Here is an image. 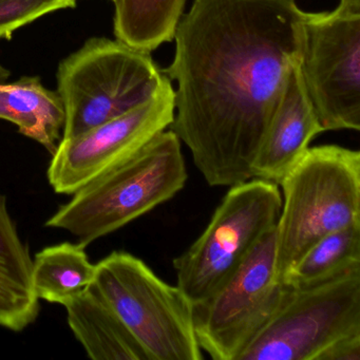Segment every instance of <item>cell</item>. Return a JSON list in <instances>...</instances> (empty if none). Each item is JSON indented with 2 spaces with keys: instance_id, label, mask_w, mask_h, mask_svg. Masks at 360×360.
<instances>
[{
  "instance_id": "18",
  "label": "cell",
  "mask_w": 360,
  "mask_h": 360,
  "mask_svg": "<svg viewBox=\"0 0 360 360\" xmlns=\"http://www.w3.org/2000/svg\"><path fill=\"white\" fill-rule=\"evenodd\" d=\"M77 0H0V39L37 18L77 6Z\"/></svg>"
},
{
  "instance_id": "17",
  "label": "cell",
  "mask_w": 360,
  "mask_h": 360,
  "mask_svg": "<svg viewBox=\"0 0 360 360\" xmlns=\"http://www.w3.org/2000/svg\"><path fill=\"white\" fill-rule=\"evenodd\" d=\"M360 267V223L328 233L311 245L283 278L290 286L311 285Z\"/></svg>"
},
{
  "instance_id": "6",
  "label": "cell",
  "mask_w": 360,
  "mask_h": 360,
  "mask_svg": "<svg viewBox=\"0 0 360 360\" xmlns=\"http://www.w3.org/2000/svg\"><path fill=\"white\" fill-rule=\"evenodd\" d=\"M281 207L276 183L250 179L231 186L201 236L174 259L176 286L193 304L212 296L235 274L276 229Z\"/></svg>"
},
{
  "instance_id": "7",
  "label": "cell",
  "mask_w": 360,
  "mask_h": 360,
  "mask_svg": "<svg viewBox=\"0 0 360 360\" xmlns=\"http://www.w3.org/2000/svg\"><path fill=\"white\" fill-rule=\"evenodd\" d=\"M360 334V267L311 285L285 284L279 307L238 360H318Z\"/></svg>"
},
{
  "instance_id": "19",
  "label": "cell",
  "mask_w": 360,
  "mask_h": 360,
  "mask_svg": "<svg viewBox=\"0 0 360 360\" xmlns=\"http://www.w3.org/2000/svg\"><path fill=\"white\" fill-rule=\"evenodd\" d=\"M318 360H360V334L337 341Z\"/></svg>"
},
{
  "instance_id": "5",
  "label": "cell",
  "mask_w": 360,
  "mask_h": 360,
  "mask_svg": "<svg viewBox=\"0 0 360 360\" xmlns=\"http://www.w3.org/2000/svg\"><path fill=\"white\" fill-rule=\"evenodd\" d=\"M163 77L149 52L119 39H90L58 67L62 139L85 134L146 102Z\"/></svg>"
},
{
  "instance_id": "8",
  "label": "cell",
  "mask_w": 360,
  "mask_h": 360,
  "mask_svg": "<svg viewBox=\"0 0 360 360\" xmlns=\"http://www.w3.org/2000/svg\"><path fill=\"white\" fill-rule=\"evenodd\" d=\"M299 70L324 131L360 129V0L302 22Z\"/></svg>"
},
{
  "instance_id": "9",
  "label": "cell",
  "mask_w": 360,
  "mask_h": 360,
  "mask_svg": "<svg viewBox=\"0 0 360 360\" xmlns=\"http://www.w3.org/2000/svg\"><path fill=\"white\" fill-rule=\"evenodd\" d=\"M275 229L216 292L193 304L198 343L212 359L238 360L279 307L285 284L276 277Z\"/></svg>"
},
{
  "instance_id": "21",
  "label": "cell",
  "mask_w": 360,
  "mask_h": 360,
  "mask_svg": "<svg viewBox=\"0 0 360 360\" xmlns=\"http://www.w3.org/2000/svg\"><path fill=\"white\" fill-rule=\"evenodd\" d=\"M4 84H0V88L3 87Z\"/></svg>"
},
{
  "instance_id": "20",
  "label": "cell",
  "mask_w": 360,
  "mask_h": 360,
  "mask_svg": "<svg viewBox=\"0 0 360 360\" xmlns=\"http://www.w3.org/2000/svg\"><path fill=\"white\" fill-rule=\"evenodd\" d=\"M9 77L10 71L7 70L6 68H4V67L0 65V84H3L4 82L7 81V79Z\"/></svg>"
},
{
  "instance_id": "13",
  "label": "cell",
  "mask_w": 360,
  "mask_h": 360,
  "mask_svg": "<svg viewBox=\"0 0 360 360\" xmlns=\"http://www.w3.org/2000/svg\"><path fill=\"white\" fill-rule=\"evenodd\" d=\"M67 320L94 360H148L115 311L89 288L65 303Z\"/></svg>"
},
{
  "instance_id": "11",
  "label": "cell",
  "mask_w": 360,
  "mask_h": 360,
  "mask_svg": "<svg viewBox=\"0 0 360 360\" xmlns=\"http://www.w3.org/2000/svg\"><path fill=\"white\" fill-rule=\"evenodd\" d=\"M323 132L303 85L299 64L288 77L283 96L252 163V179L279 185L302 159L309 143Z\"/></svg>"
},
{
  "instance_id": "3",
  "label": "cell",
  "mask_w": 360,
  "mask_h": 360,
  "mask_svg": "<svg viewBox=\"0 0 360 360\" xmlns=\"http://www.w3.org/2000/svg\"><path fill=\"white\" fill-rule=\"evenodd\" d=\"M279 186L275 271L282 282L316 242L360 223V153L338 145L311 147Z\"/></svg>"
},
{
  "instance_id": "2",
  "label": "cell",
  "mask_w": 360,
  "mask_h": 360,
  "mask_svg": "<svg viewBox=\"0 0 360 360\" xmlns=\"http://www.w3.org/2000/svg\"><path fill=\"white\" fill-rule=\"evenodd\" d=\"M186 181L180 139L164 130L129 159L77 191L46 226L68 231L87 246L167 202Z\"/></svg>"
},
{
  "instance_id": "10",
  "label": "cell",
  "mask_w": 360,
  "mask_h": 360,
  "mask_svg": "<svg viewBox=\"0 0 360 360\" xmlns=\"http://www.w3.org/2000/svg\"><path fill=\"white\" fill-rule=\"evenodd\" d=\"M174 117V90L164 75L146 102L85 134L62 139L48 167L49 184L58 195H75L129 159L169 127Z\"/></svg>"
},
{
  "instance_id": "14",
  "label": "cell",
  "mask_w": 360,
  "mask_h": 360,
  "mask_svg": "<svg viewBox=\"0 0 360 360\" xmlns=\"http://www.w3.org/2000/svg\"><path fill=\"white\" fill-rule=\"evenodd\" d=\"M0 119L15 124L20 134L53 155L62 140L65 109L58 92L44 87L39 77H22L0 88Z\"/></svg>"
},
{
  "instance_id": "16",
  "label": "cell",
  "mask_w": 360,
  "mask_h": 360,
  "mask_svg": "<svg viewBox=\"0 0 360 360\" xmlns=\"http://www.w3.org/2000/svg\"><path fill=\"white\" fill-rule=\"evenodd\" d=\"M117 39L153 52L174 39L186 0H111Z\"/></svg>"
},
{
  "instance_id": "12",
  "label": "cell",
  "mask_w": 360,
  "mask_h": 360,
  "mask_svg": "<svg viewBox=\"0 0 360 360\" xmlns=\"http://www.w3.org/2000/svg\"><path fill=\"white\" fill-rule=\"evenodd\" d=\"M33 258L0 193V328L22 332L39 318L32 284Z\"/></svg>"
},
{
  "instance_id": "1",
  "label": "cell",
  "mask_w": 360,
  "mask_h": 360,
  "mask_svg": "<svg viewBox=\"0 0 360 360\" xmlns=\"http://www.w3.org/2000/svg\"><path fill=\"white\" fill-rule=\"evenodd\" d=\"M305 12L296 0H193L174 39L169 128L210 186L252 179V167L288 77Z\"/></svg>"
},
{
  "instance_id": "15",
  "label": "cell",
  "mask_w": 360,
  "mask_h": 360,
  "mask_svg": "<svg viewBox=\"0 0 360 360\" xmlns=\"http://www.w3.org/2000/svg\"><path fill=\"white\" fill-rule=\"evenodd\" d=\"M82 243H65L44 248L33 259L32 284L37 298L64 305L87 290L96 275Z\"/></svg>"
},
{
  "instance_id": "4",
  "label": "cell",
  "mask_w": 360,
  "mask_h": 360,
  "mask_svg": "<svg viewBox=\"0 0 360 360\" xmlns=\"http://www.w3.org/2000/svg\"><path fill=\"white\" fill-rule=\"evenodd\" d=\"M90 288L115 311L148 360H201L193 303L138 257L113 252L96 264Z\"/></svg>"
}]
</instances>
